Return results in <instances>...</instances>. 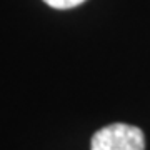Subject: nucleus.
<instances>
[{
    "label": "nucleus",
    "mask_w": 150,
    "mask_h": 150,
    "mask_svg": "<svg viewBox=\"0 0 150 150\" xmlns=\"http://www.w3.org/2000/svg\"><path fill=\"white\" fill-rule=\"evenodd\" d=\"M92 150H145V137L139 127L127 123L105 125L92 137Z\"/></svg>",
    "instance_id": "nucleus-1"
},
{
    "label": "nucleus",
    "mask_w": 150,
    "mask_h": 150,
    "mask_svg": "<svg viewBox=\"0 0 150 150\" xmlns=\"http://www.w3.org/2000/svg\"><path fill=\"white\" fill-rule=\"evenodd\" d=\"M47 5H50L52 8H59V10H67V8H74L79 7L80 4H83L85 0H43Z\"/></svg>",
    "instance_id": "nucleus-2"
}]
</instances>
